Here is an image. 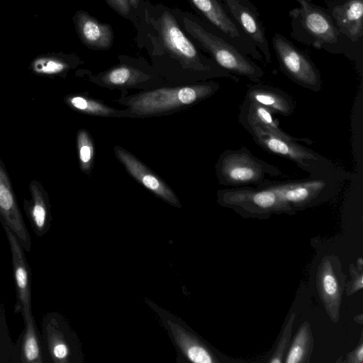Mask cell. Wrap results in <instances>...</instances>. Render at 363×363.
<instances>
[{
    "label": "cell",
    "mask_w": 363,
    "mask_h": 363,
    "mask_svg": "<svg viewBox=\"0 0 363 363\" xmlns=\"http://www.w3.org/2000/svg\"><path fill=\"white\" fill-rule=\"evenodd\" d=\"M183 24L186 32L211 54L219 67L232 74L245 77L254 82H259L262 79V69L229 41L187 17L183 18Z\"/></svg>",
    "instance_id": "1"
},
{
    "label": "cell",
    "mask_w": 363,
    "mask_h": 363,
    "mask_svg": "<svg viewBox=\"0 0 363 363\" xmlns=\"http://www.w3.org/2000/svg\"><path fill=\"white\" fill-rule=\"evenodd\" d=\"M220 182L230 186H245L267 182L266 177H278L282 173L276 167L265 162L253 155L246 147L226 150L216 164Z\"/></svg>",
    "instance_id": "2"
},
{
    "label": "cell",
    "mask_w": 363,
    "mask_h": 363,
    "mask_svg": "<svg viewBox=\"0 0 363 363\" xmlns=\"http://www.w3.org/2000/svg\"><path fill=\"white\" fill-rule=\"evenodd\" d=\"M218 89V85L215 83L157 89L134 98L130 108L140 116L161 113L192 104L209 96Z\"/></svg>",
    "instance_id": "3"
},
{
    "label": "cell",
    "mask_w": 363,
    "mask_h": 363,
    "mask_svg": "<svg viewBox=\"0 0 363 363\" xmlns=\"http://www.w3.org/2000/svg\"><path fill=\"white\" fill-rule=\"evenodd\" d=\"M296 1L300 7L289 12L294 38L315 48L335 43L340 32L331 17L323 9L306 0Z\"/></svg>",
    "instance_id": "4"
},
{
    "label": "cell",
    "mask_w": 363,
    "mask_h": 363,
    "mask_svg": "<svg viewBox=\"0 0 363 363\" xmlns=\"http://www.w3.org/2000/svg\"><path fill=\"white\" fill-rule=\"evenodd\" d=\"M272 45L279 65L289 77L307 89L319 91L320 74L307 56L280 33L274 34Z\"/></svg>",
    "instance_id": "5"
},
{
    "label": "cell",
    "mask_w": 363,
    "mask_h": 363,
    "mask_svg": "<svg viewBox=\"0 0 363 363\" xmlns=\"http://www.w3.org/2000/svg\"><path fill=\"white\" fill-rule=\"evenodd\" d=\"M240 123L252 135L255 141L268 152L287 158L309 172L322 167L324 158L296 142L277 136L257 124L245 121Z\"/></svg>",
    "instance_id": "6"
},
{
    "label": "cell",
    "mask_w": 363,
    "mask_h": 363,
    "mask_svg": "<svg viewBox=\"0 0 363 363\" xmlns=\"http://www.w3.org/2000/svg\"><path fill=\"white\" fill-rule=\"evenodd\" d=\"M225 38L246 55L261 60L252 41L239 29L220 0H188Z\"/></svg>",
    "instance_id": "7"
},
{
    "label": "cell",
    "mask_w": 363,
    "mask_h": 363,
    "mask_svg": "<svg viewBox=\"0 0 363 363\" xmlns=\"http://www.w3.org/2000/svg\"><path fill=\"white\" fill-rule=\"evenodd\" d=\"M6 233L11 253L13 274L16 288L14 312L21 313L23 320L33 315L31 309V272L25 256V250L17 237L5 225Z\"/></svg>",
    "instance_id": "8"
},
{
    "label": "cell",
    "mask_w": 363,
    "mask_h": 363,
    "mask_svg": "<svg viewBox=\"0 0 363 363\" xmlns=\"http://www.w3.org/2000/svg\"><path fill=\"white\" fill-rule=\"evenodd\" d=\"M222 1L227 13L236 26L262 52L265 60L270 62L269 45L256 7L250 0Z\"/></svg>",
    "instance_id": "9"
},
{
    "label": "cell",
    "mask_w": 363,
    "mask_h": 363,
    "mask_svg": "<svg viewBox=\"0 0 363 363\" xmlns=\"http://www.w3.org/2000/svg\"><path fill=\"white\" fill-rule=\"evenodd\" d=\"M159 27L164 47L174 57L201 70L209 68L201 60L199 52L169 12L165 11L162 13L159 20Z\"/></svg>",
    "instance_id": "10"
},
{
    "label": "cell",
    "mask_w": 363,
    "mask_h": 363,
    "mask_svg": "<svg viewBox=\"0 0 363 363\" xmlns=\"http://www.w3.org/2000/svg\"><path fill=\"white\" fill-rule=\"evenodd\" d=\"M0 220L17 237L25 251L31 248V238L12 189L9 178L0 162Z\"/></svg>",
    "instance_id": "11"
},
{
    "label": "cell",
    "mask_w": 363,
    "mask_h": 363,
    "mask_svg": "<svg viewBox=\"0 0 363 363\" xmlns=\"http://www.w3.org/2000/svg\"><path fill=\"white\" fill-rule=\"evenodd\" d=\"M259 189L248 186L225 189L221 192L222 199L227 204L246 208L270 211L287 207L278 193L269 184H263Z\"/></svg>",
    "instance_id": "12"
},
{
    "label": "cell",
    "mask_w": 363,
    "mask_h": 363,
    "mask_svg": "<svg viewBox=\"0 0 363 363\" xmlns=\"http://www.w3.org/2000/svg\"><path fill=\"white\" fill-rule=\"evenodd\" d=\"M114 150L117 158L138 182L167 201L174 204L177 202L169 187L134 155L118 146Z\"/></svg>",
    "instance_id": "13"
},
{
    "label": "cell",
    "mask_w": 363,
    "mask_h": 363,
    "mask_svg": "<svg viewBox=\"0 0 363 363\" xmlns=\"http://www.w3.org/2000/svg\"><path fill=\"white\" fill-rule=\"evenodd\" d=\"M72 20L75 30L84 45L101 50H108L111 47L113 33L110 25L101 23L82 10L77 11Z\"/></svg>",
    "instance_id": "14"
},
{
    "label": "cell",
    "mask_w": 363,
    "mask_h": 363,
    "mask_svg": "<svg viewBox=\"0 0 363 363\" xmlns=\"http://www.w3.org/2000/svg\"><path fill=\"white\" fill-rule=\"evenodd\" d=\"M31 199L24 201V210L36 236L41 238L50 228V206L46 191L40 184L33 181L29 186Z\"/></svg>",
    "instance_id": "15"
},
{
    "label": "cell",
    "mask_w": 363,
    "mask_h": 363,
    "mask_svg": "<svg viewBox=\"0 0 363 363\" xmlns=\"http://www.w3.org/2000/svg\"><path fill=\"white\" fill-rule=\"evenodd\" d=\"M332 16L339 32L351 41H358L363 35V0H348L336 6Z\"/></svg>",
    "instance_id": "16"
},
{
    "label": "cell",
    "mask_w": 363,
    "mask_h": 363,
    "mask_svg": "<svg viewBox=\"0 0 363 363\" xmlns=\"http://www.w3.org/2000/svg\"><path fill=\"white\" fill-rule=\"evenodd\" d=\"M288 206L301 204L318 196L327 187L323 179L269 184Z\"/></svg>",
    "instance_id": "17"
},
{
    "label": "cell",
    "mask_w": 363,
    "mask_h": 363,
    "mask_svg": "<svg viewBox=\"0 0 363 363\" xmlns=\"http://www.w3.org/2000/svg\"><path fill=\"white\" fill-rule=\"evenodd\" d=\"M247 99L284 116L291 114L295 108L289 96L278 89L267 86L255 85L250 87Z\"/></svg>",
    "instance_id": "18"
},
{
    "label": "cell",
    "mask_w": 363,
    "mask_h": 363,
    "mask_svg": "<svg viewBox=\"0 0 363 363\" xmlns=\"http://www.w3.org/2000/svg\"><path fill=\"white\" fill-rule=\"evenodd\" d=\"M272 113L271 110L265 106L247 99L243 104L240 115V121L257 124L272 134L284 139L294 142L299 141V139L291 137L280 128L278 121L274 118Z\"/></svg>",
    "instance_id": "19"
},
{
    "label": "cell",
    "mask_w": 363,
    "mask_h": 363,
    "mask_svg": "<svg viewBox=\"0 0 363 363\" xmlns=\"http://www.w3.org/2000/svg\"><path fill=\"white\" fill-rule=\"evenodd\" d=\"M23 322L25 328L21 345V360L25 363H43L42 347L33 315Z\"/></svg>",
    "instance_id": "20"
},
{
    "label": "cell",
    "mask_w": 363,
    "mask_h": 363,
    "mask_svg": "<svg viewBox=\"0 0 363 363\" xmlns=\"http://www.w3.org/2000/svg\"><path fill=\"white\" fill-rule=\"evenodd\" d=\"M68 59V55L61 52L40 55L32 60L30 69L40 75L60 74L69 69Z\"/></svg>",
    "instance_id": "21"
},
{
    "label": "cell",
    "mask_w": 363,
    "mask_h": 363,
    "mask_svg": "<svg viewBox=\"0 0 363 363\" xmlns=\"http://www.w3.org/2000/svg\"><path fill=\"white\" fill-rule=\"evenodd\" d=\"M67 102L72 108L90 115L107 116L112 115L114 112L112 108L106 105L82 96H69Z\"/></svg>",
    "instance_id": "22"
},
{
    "label": "cell",
    "mask_w": 363,
    "mask_h": 363,
    "mask_svg": "<svg viewBox=\"0 0 363 363\" xmlns=\"http://www.w3.org/2000/svg\"><path fill=\"white\" fill-rule=\"evenodd\" d=\"M77 145L81 169L88 172L94 161V148L91 138L86 130L80 129L78 131Z\"/></svg>",
    "instance_id": "23"
},
{
    "label": "cell",
    "mask_w": 363,
    "mask_h": 363,
    "mask_svg": "<svg viewBox=\"0 0 363 363\" xmlns=\"http://www.w3.org/2000/svg\"><path fill=\"white\" fill-rule=\"evenodd\" d=\"M140 72L129 66L121 65L108 70L103 77L105 82L113 86H123L135 82Z\"/></svg>",
    "instance_id": "24"
},
{
    "label": "cell",
    "mask_w": 363,
    "mask_h": 363,
    "mask_svg": "<svg viewBox=\"0 0 363 363\" xmlns=\"http://www.w3.org/2000/svg\"><path fill=\"white\" fill-rule=\"evenodd\" d=\"M189 358L196 363H210L212 362L207 351L201 347L193 346L188 350Z\"/></svg>",
    "instance_id": "25"
},
{
    "label": "cell",
    "mask_w": 363,
    "mask_h": 363,
    "mask_svg": "<svg viewBox=\"0 0 363 363\" xmlns=\"http://www.w3.org/2000/svg\"><path fill=\"white\" fill-rule=\"evenodd\" d=\"M119 15L127 17L131 9L130 0H104Z\"/></svg>",
    "instance_id": "26"
},
{
    "label": "cell",
    "mask_w": 363,
    "mask_h": 363,
    "mask_svg": "<svg viewBox=\"0 0 363 363\" xmlns=\"http://www.w3.org/2000/svg\"><path fill=\"white\" fill-rule=\"evenodd\" d=\"M323 284L325 292L330 296H333L337 291V284L334 277L328 274L323 279Z\"/></svg>",
    "instance_id": "27"
},
{
    "label": "cell",
    "mask_w": 363,
    "mask_h": 363,
    "mask_svg": "<svg viewBox=\"0 0 363 363\" xmlns=\"http://www.w3.org/2000/svg\"><path fill=\"white\" fill-rule=\"evenodd\" d=\"M303 350L300 344L293 345L287 356L286 362L297 363L301 360Z\"/></svg>",
    "instance_id": "28"
},
{
    "label": "cell",
    "mask_w": 363,
    "mask_h": 363,
    "mask_svg": "<svg viewBox=\"0 0 363 363\" xmlns=\"http://www.w3.org/2000/svg\"><path fill=\"white\" fill-rule=\"evenodd\" d=\"M357 358L359 362H362L363 359V347L361 345L357 350Z\"/></svg>",
    "instance_id": "29"
},
{
    "label": "cell",
    "mask_w": 363,
    "mask_h": 363,
    "mask_svg": "<svg viewBox=\"0 0 363 363\" xmlns=\"http://www.w3.org/2000/svg\"><path fill=\"white\" fill-rule=\"evenodd\" d=\"M140 0H130L131 6L136 8L138 6Z\"/></svg>",
    "instance_id": "30"
},
{
    "label": "cell",
    "mask_w": 363,
    "mask_h": 363,
    "mask_svg": "<svg viewBox=\"0 0 363 363\" xmlns=\"http://www.w3.org/2000/svg\"><path fill=\"white\" fill-rule=\"evenodd\" d=\"M307 2L310 3L311 0H306Z\"/></svg>",
    "instance_id": "31"
}]
</instances>
